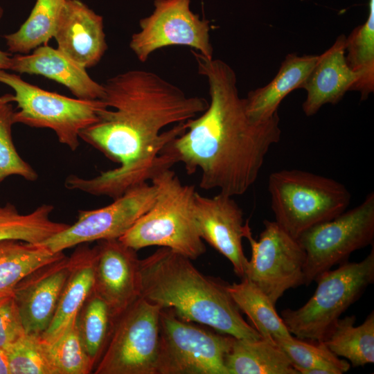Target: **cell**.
Listing matches in <instances>:
<instances>
[{"label": "cell", "instance_id": "6da1fadb", "mask_svg": "<svg viewBox=\"0 0 374 374\" xmlns=\"http://www.w3.org/2000/svg\"><path fill=\"white\" fill-rule=\"evenodd\" d=\"M103 85L106 107L96 122L80 132V139L118 166L91 179L69 175L64 186L115 199L150 180L158 169L175 164L161 151L208 102L187 96L158 74L141 69L116 75Z\"/></svg>", "mask_w": 374, "mask_h": 374}, {"label": "cell", "instance_id": "7a4b0ae2", "mask_svg": "<svg viewBox=\"0 0 374 374\" xmlns=\"http://www.w3.org/2000/svg\"><path fill=\"white\" fill-rule=\"evenodd\" d=\"M197 72L207 82L210 102L186 130L161 153L181 162L188 175L201 170L199 186L233 197L256 182L270 148L280 139L278 113L265 121L248 116L234 70L220 59L191 50Z\"/></svg>", "mask_w": 374, "mask_h": 374}, {"label": "cell", "instance_id": "3957f363", "mask_svg": "<svg viewBox=\"0 0 374 374\" xmlns=\"http://www.w3.org/2000/svg\"><path fill=\"white\" fill-rule=\"evenodd\" d=\"M140 279L141 297L171 309L183 320L237 339L262 338L243 319L228 283L203 274L181 254L161 247L140 260Z\"/></svg>", "mask_w": 374, "mask_h": 374}, {"label": "cell", "instance_id": "277c9868", "mask_svg": "<svg viewBox=\"0 0 374 374\" xmlns=\"http://www.w3.org/2000/svg\"><path fill=\"white\" fill-rule=\"evenodd\" d=\"M170 168L152 175L153 204L118 240L136 251L159 246L195 260L206 251L194 217L195 188L183 184Z\"/></svg>", "mask_w": 374, "mask_h": 374}, {"label": "cell", "instance_id": "5b68a950", "mask_svg": "<svg viewBox=\"0 0 374 374\" xmlns=\"http://www.w3.org/2000/svg\"><path fill=\"white\" fill-rule=\"evenodd\" d=\"M268 190L275 221L296 239L308 229L345 211L351 199L341 183L296 169L272 172Z\"/></svg>", "mask_w": 374, "mask_h": 374}, {"label": "cell", "instance_id": "8992f818", "mask_svg": "<svg viewBox=\"0 0 374 374\" xmlns=\"http://www.w3.org/2000/svg\"><path fill=\"white\" fill-rule=\"evenodd\" d=\"M312 296L301 308L283 310L280 317L290 332L302 339L321 341L340 316L374 281V248L362 260L348 261L321 274Z\"/></svg>", "mask_w": 374, "mask_h": 374}, {"label": "cell", "instance_id": "52a82bcc", "mask_svg": "<svg viewBox=\"0 0 374 374\" xmlns=\"http://www.w3.org/2000/svg\"><path fill=\"white\" fill-rule=\"evenodd\" d=\"M0 82L15 92L19 109L14 114L15 123L51 129L59 142L72 151L80 145V132L96 122L106 107L102 100L73 98L44 90L3 69H0Z\"/></svg>", "mask_w": 374, "mask_h": 374}, {"label": "cell", "instance_id": "ba28073f", "mask_svg": "<svg viewBox=\"0 0 374 374\" xmlns=\"http://www.w3.org/2000/svg\"><path fill=\"white\" fill-rule=\"evenodd\" d=\"M234 338L199 328L162 308L157 374H228L225 358Z\"/></svg>", "mask_w": 374, "mask_h": 374}, {"label": "cell", "instance_id": "9c48e42d", "mask_svg": "<svg viewBox=\"0 0 374 374\" xmlns=\"http://www.w3.org/2000/svg\"><path fill=\"white\" fill-rule=\"evenodd\" d=\"M374 193L358 206L304 231L297 240L305 251L304 285H310L356 250L373 244Z\"/></svg>", "mask_w": 374, "mask_h": 374}, {"label": "cell", "instance_id": "30bf717a", "mask_svg": "<svg viewBox=\"0 0 374 374\" xmlns=\"http://www.w3.org/2000/svg\"><path fill=\"white\" fill-rule=\"evenodd\" d=\"M162 308L140 296L119 314L95 374H157Z\"/></svg>", "mask_w": 374, "mask_h": 374}, {"label": "cell", "instance_id": "8fae6325", "mask_svg": "<svg viewBox=\"0 0 374 374\" xmlns=\"http://www.w3.org/2000/svg\"><path fill=\"white\" fill-rule=\"evenodd\" d=\"M263 224L258 240L253 238L249 226L247 229L244 238L249 242L251 257L244 277L276 305L287 290L304 285L305 253L297 239L276 221L265 220Z\"/></svg>", "mask_w": 374, "mask_h": 374}, {"label": "cell", "instance_id": "7c38bea8", "mask_svg": "<svg viewBox=\"0 0 374 374\" xmlns=\"http://www.w3.org/2000/svg\"><path fill=\"white\" fill-rule=\"evenodd\" d=\"M190 0H154L153 12L139 21V31L134 33L130 48L137 59L146 62L158 49L185 46L212 58L211 25L190 8Z\"/></svg>", "mask_w": 374, "mask_h": 374}, {"label": "cell", "instance_id": "4fadbf2b", "mask_svg": "<svg viewBox=\"0 0 374 374\" xmlns=\"http://www.w3.org/2000/svg\"><path fill=\"white\" fill-rule=\"evenodd\" d=\"M156 195V188L152 184L135 186L107 206L80 210L73 224L39 244L58 253L96 240L118 239L149 210Z\"/></svg>", "mask_w": 374, "mask_h": 374}, {"label": "cell", "instance_id": "5bb4252c", "mask_svg": "<svg viewBox=\"0 0 374 374\" xmlns=\"http://www.w3.org/2000/svg\"><path fill=\"white\" fill-rule=\"evenodd\" d=\"M193 212L202 239L226 258L242 278L249 260L242 240L249 225L248 221L244 223L242 208L231 196L219 193L209 197L196 192Z\"/></svg>", "mask_w": 374, "mask_h": 374}, {"label": "cell", "instance_id": "9a60e30c", "mask_svg": "<svg viewBox=\"0 0 374 374\" xmlns=\"http://www.w3.org/2000/svg\"><path fill=\"white\" fill-rule=\"evenodd\" d=\"M93 290L118 317L141 296L140 259L118 239L97 244Z\"/></svg>", "mask_w": 374, "mask_h": 374}, {"label": "cell", "instance_id": "2e32d148", "mask_svg": "<svg viewBox=\"0 0 374 374\" xmlns=\"http://www.w3.org/2000/svg\"><path fill=\"white\" fill-rule=\"evenodd\" d=\"M69 257L46 264L24 277L13 297L26 333L42 335L49 326L69 275Z\"/></svg>", "mask_w": 374, "mask_h": 374}, {"label": "cell", "instance_id": "e0dca14e", "mask_svg": "<svg viewBox=\"0 0 374 374\" xmlns=\"http://www.w3.org/2000/svg\"><path fill=\"white\" fill-rule=\"evenodd\" d=\"M53 37L57 49L85 69L107 49L103 17L80 0H65Z\"/></svg>", "mask_w": 374, "mask_h": 374}, {"label": "cell", "instance_id": "ac0fdd59", "mask_svg": "<svg viewBox=\"0 0 374 374\" xmlns=\"http://www.w3.org/2000/svg\"><path fill=\"white\" fill-rule=\"evenodd\" d=\"M346 39L339 35L335 43L321 55L306 80L301 86L307 91L302 108L308 116L317 114L326 104L338 103L348 91H353L359 75L347 64Z\"/></svg>", "mask_w": 374, "mask_h": 374}, {"label": "cell", "instance_id": "d6986e66", "mask_svg": "<svg viewBox=\"0 0 374 374\" xmlns=\"http://www.w3.org/2000/svg\"><path fill=\"white\" fill-rule=\"evenodd\" d=\"M87 69L72 60L57 48L47 44L32 53L11 57L10 70L18 73L42 75L65 86L77 98L101 100L103 85L93 80Z\"/></svg>", "mask_w": 374, "mask_h": 374}, {"label": "cell", "instance_id": "ffe728a7", "mask_svg": "<svg viewBox=\"0 0 374 374\" xmlns=\"http://www.w3.org/2000/svg\"><path fill=\"white\" fill-rule=\"evenodd\" d=\"M97 245H78L69 257V275L48 328L40 335L48 344L55 341L74 319L93 287Z\"/></svg>", "mask_w": 374, "mask_h": 374}, {"label": "cell", "instance_id": "44dd1931", "mask_svg": "<svg viewBox=\"0 0 374 374\" xmlns=\"http://www.w3.org/2000/svg\"><path fill=\"white\" fill-rule=\"evenodd\" d=\"M318 55L288 54L273 80L267 85L251 91L244 98L246 112L254 121L269 120L278 113L284 98L301 86L314 67Z\"/></svg>", "mask_w": 374, "mask_h": 374}, {"label": "cell", "instance_id": "7402d4cb", "mask_svg": "<svg viewBox=\"0 0 374 374\" xmlns=\"http://www.w3.org/2000/svg\"><path fill=\"white\" fill-rule=\"evenodd\" d=\"M228 374H299L274 341L234 338L226 355Z\"/></svg>", "mask_w": 374, "mask_h": 374}, {"label": "cell", "instance_id": "603a6c76", "mask_svg": "<svg viewBox=\"0 0 374 374\" xmlns=\"http://www.w3.org/2000/svg\"><path fill=\"white\" fill-rule=\"evenodd\" d=\"M64 256L42 244L13 240L0 242V299L13 295L17 285L28 274Z\"/></svg>", "mask_w": 374, "mask_h": 374}, {"label": "cell", "instance_id": "cb8c5ba5", "mask_svg": "<svg viewBox=\"0 0 374 374\" xmlns=\"http://www.w3.org/2000/svg\"><path fill=\"white\" fill-rule=\"evenodd\" d=\"M355 315L339 318L321 341L335 355L358 367L374 362V312L361 325L355 326Z\"/></svg>", "mask_w": 374, "mask_h": 374}, {"label": "cell", "instance_id": "d4e9b609", "mask_svg": "<svg viewBox=\"0 0 374 374\" xmlns=\"http://www.w3.org/2000/svg\"><path fill=\"white\" fill-rule=\"evenodd\" d=\"M227 290L262 339L274 341L276 338L292 335L276 312L275 305L247 277L241 278L240 283L228 284Z\"/></svg>", "mask_w": 374, "mask_h": 374}, {"label": "cell", "instance_id": "484cf974", "mask_svg": "<svg viewBox=\"0 0 374 374\" xmlns=\"http://www.w3.org/2000/svg\"><path fill=\"white\" fill-rule=\"evenodd\" d=\"M53 208L51 204H43L21 214L10 203L0 206V242L13 240L39 244L64 230L69 224L51 219Z\"/></svg>", "mask_w": 374, "mask_h": 374}, {"label": "cell", "instance_id": "4316f807", "mask_svg": "<svg viewBox=\"0 0 374 374\" xmlns=\"http://www.w3.org/2000/svg\"><path fill=\"white\" fill-rule=\"evenodd\" d=\"M116 318L93 290L76 315L79 336L94 368L107 347Z\"/></svg>", "mask_w": 374, "mask_h": 374}, {"label": "cell", "instance_id": "83f0119b", "mask_svg": "<svg viewBox=\"0 0 374 374\" xmlns=\"http://www.w3.org/2000/svg\"><path fill=\"white\" fill-rule=\"evenodd\" d=\"M65 0H36L26 20L15 33L3 36L9 51L28 54L53 37Z\"/></svg>", "mask_w": 374, "mask_h": 374}, {"label": "cell", "instance_id": "f1b7e54d", "mask_svg": "<svg viewBox=\"0 0 374 374\" xmlns=\"http://www.w3.org/2000/svg\"><path fill=\"white\" fill-rule=\"evenodd\" d=\"M274 342L300 374H342L350 364L335 355L322 341L310 343L293 336L278 337Z\"/></svg>", "mask_w": 374, "mask_h": 374}, {"label": "cell", "instance_id": "f546056e", "mask_svg": "<svg viewBox=\"0 0 374 374\" xmlns=\"http://www.w3.org/2000/svg\"><path fill=\"white\" fill-rule=\"evenodd\" d=\"M346 61L359 75L353 91L366 100L374 91V0H369L366 21L356 27L346 39Z\"/></svg>", "mask_w": 374, "mask_h": 374}, {"label": "cell", "instance_id": "4dcf8cb0", "mask_svg": "<svg viewBox=\"0 0 374 374\" xmlns=\"http://www.w3.org/2000/svg\"><path fill=\"white\" fill-rule=\"evenodd\" d=\"M10 374H58L40 335L26 333L6 350Z\"/></svg>", "mask_w": 374, "mask_h": 374}, {"label": "cell", "instance_id": "1f68e13d", "mask_svg": "<svg viewBox=\"0 0 374 374\" xmlns=\"http://www.w3.org/2000/svg\"><path fill=\"white\" fill-rule=\"evenodd\" d=\"M14 96L6 93L0 96V184L8 177L19 176L35 181L38 175L25 161L16 150L12 137V125L15 124Z\"/></svg>", "mask_w": 374, "mask_h": 374}, {"label": "cell", "instance_id": "d6a6232c", "mask_svg": "<svg viewBox=\"0 0 374 374\" xmlns=\"http://www.w3.org/2000/svg\"><path fill=\"white\" fill-rule=\"evenodd\" d=\"M48 344L58 374L93 373L94 368L79 336L76 317L55 341Z\"/></svg>", "mask_w": 374, "mask_h": 374}, {"label": "cell", "instance_id": "836d02e7", "mask_svg": "<svg viewBox=\"0 0 374 374\" xmlns=\"http://www.w3.org/2000/svg\"><path fill=\"white\" fill-rule=\"evenodd\" d=\"M26 333L13 295L0 299V349L5 351Z\"/></svg>", "mask_w": 374, "mask_h": 374}, {"label": "cell", "instance_id": "e575fe53", "mask_svg": "<svg viewBox=\"0 0 374 374\" xmlns=\"http://www.w3.org/2000/svg\"><path fill=\"white\" fill-rule=\"evenodd\" d=\"M11 57L10 53L0 50V69H10Z\"/></svg>", "mask_w": 374, "mask_h": 374}, {"label": "cell", "instance_id": "d590c367", "mask_svg": "<svg viewBox=\"0 0 374 374\" xmlns=\"http://www.w3.org/2000/svg\"><path fill=\"white\" fill-rule=\"evenodd\" d=\"M0 374H10L6 352L0 349Z\"/></svg>", "mask_w": 374, "mask_h": 374}, {"label": "cell", "instance_id": "8d00e7d4", "mask_svg": "<svg viewBox=\"0 0 374 374\" xmlns=\"http://www.w3.org/2000/svg\"><path fill=\"white\" fill-rule=\"evenodd\" d=\"M3 15V9L2 7L0 6V21H1V19H2Z\"/></svg>", "mask_w": 374, "mask_h": 374}]
</instances>
